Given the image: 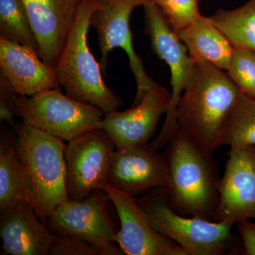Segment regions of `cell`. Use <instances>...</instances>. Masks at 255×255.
I'll return each mask as SVG.
<instances>
[{
    "label": "cell",
    "instance_id": "cell-1",
    "mask_svg": "<svg viewBox=\"0 0 255 255\" xmlns=\"http://www.w3.org/2000/svg\"><path fill=\"white\" fill-rule=\"evenodd\" d=\"M194 62V78L178 104V130L203 154L213 157L241 90L226 70L209 62Z\"/></svg>",
    "mask_w": 255,
    "mask_h": 255
},
{
    "label": "cell",
    "instance_id": "cell-2",
    "mask_svg": "<svg viewBox=\"0 0 255 255\" xmlns=\"http://www.w3.org/2000/svg\"><path fill=\"white\" fill-rule=\"evenodd\" d=\"M164 153L169 177L164 189L172 209L183 216L214 221L221 178L214 157L196 149L179 130Z\"/></svg>",
    "mask_w": 255,
    "mask_h": 255
},
{
    "label": "cell",
    "instance_id": "cell-3",
    "mask_svg": "<svg viewBox=\"0 0 255 255\" xmlns=\"http://www.w3.org/2000/svg\"><path fill=\"white\" fill-rule=\"evenodd\" d=\"M100 6V0L82 5L57 63V77L69 97L108 114L117 112L124 102L106 85L100 65L87 44L90 18Z\"/></svg>",
    "mask_w": 255,
    "mask_h": 255
},
{
    "label": "cell",
    "instance_id": "cell-4",
    "mask_svg": "<svg viewBox=\"0 0 255 255\" xmlns=\"http://www.w3.org/2000/svg\"><path fill=\"white\" fill-rule=\"evenodd\" d=\"M137 202L155 231L175 242L188 255L233 254L241 251L234 223L183 216L169 204L164 188L145 193Z\"/></svg>",
    "mask_w": 255,
    "mask_h": 255
},
{
    "label": "cell",
    "instance_id": "cell-5",
    "mask_svg": "<svg viewBox=\"0 0 255 255\" xmlns=\"http://www.w3.org/2000/svg\"><path fill=\"white\" fill-rule=\"evenodd\" d=\"M15 147L31 178L43 219L57 206L70 200L65 177V140L20 122L13 127Z\"/></svg>",
    "mask_w": 255,
    "mask_h": 255
},
{
    "label": "cell",
    "instance_id": "cell-6",
    "mask_svg": "<svg viewBox=\"0 0 255 255\" xmlns=\"http://www.w3.org/2000/svg\"><path fill=\"white\" fill-rule=\"evenodd\" d=\"M14 114L24 123L68 142L99 128L105 116L95 106L64 95L59 87L29 97L18 94L15 96Z\"/></svg>",
    "mask_w": 255,
    "mask_h": 255
},
{
    "label": "cell",
    "instance_id": "cell-7",
    "mask_svg": "<svg viewBox=\"0 0 255 255\" xmlns=\"http://www.w3.org/2000/svg\"><path fill=\"white\" fill-rule=\"evenodd\" d=\"M142 6L145 11V33L150 37L154 53L169 65L172 76V93L163 127L157 138L150 143L156 150H160L167 147L179 130L176 119L178 104L194 78L195 62L158 6L152 0H146Z\"/></svg>",
    "mask_w": 255,
    "mask_h": 255
},
{
    "label": "cell",
    "instance_id": "cell-8",
    "mask_svg": "<svg viewBox=\"0 0 255 255\" xmlns=\"http://www.w3.org/2000/svg\"><path fill=\"white\" fill-rule=\"evenodd\" d=\"M107 194H95L82 200H69L53 209L46 225L53 233H63L85 240L97 248L100 255H122L116 245L117 231L109 214Z\"/></svg>",
    "mask_w": 255,
    "mask_h": 255
},
{
    "label": "cell",
    "instance_id": "cell-9",
    "mask_svg": "<svg viewBox=\"0 0 255 255\" xmlns=\"http://www.w3.org/2000/svg\"><path fill=\"white\" fill-rule=\"evenodd\" d=\"M115 143L100 128L75 137L65 150L67 193L70 200H82L107 184Z\"/></svg>",
    "mask_w": 255,
    "mask_h": 255
},
{
    "label": "cell",
    "instance_id": "cell-10",
    "mask_svg": "<svg viewBox=\"0 0 255 255\" xmlns=\"http://www.w3.org/2000/svg\"><path fill=\"white\" fill-rule=\"evenodd\" d=\"M137 6H140L137 0H100V6L90 18V26L95 28L98 36L102 70H105L109 53L114 48H121L127 53L137 85L136 96L132 106L137 105L157 84L146 73L132 44L130 16Z\"/></svg>",
    "mask_w": 255,
    "mask_h": 255
},
{
    "label": "cell",
    "instance_id": "cell-11",
    "mask_svg": "<svg viewBox=\"0 0 255 255\" xmlns=\"http://www.w3.org/2000/svg\"><path fill=\"white\" fill-rule=\"evenodd\" d=\"M113 203L121 223L116 243L127 255H188L175 242L151 226L135 196L111 187H102Z\"/></svg>",
    "mask_w": 255,
    "mask_h": 255
},
{
    "label": "cell",
    "instance_id": "cell-12",
    "mask_svg": "<svg viewBox=\"0 0 255 255\" xmlns=\"http://www.w3.org/2000/svg\"><path fill=\"white\" fill-rule=\"evenodd\" d=\"M164 153L148 143L114 150L107 183L117 190L135 196L168 184Z\"/></svg>",
    "mask_w": 255,
    "mask_h": 255
},
{
    "label": "cell",
    "instance_id": "cell-13",
    "mask_svg": "<svg viewBox=\"0 0 255 255\" xmlns=\"http://www.w3.org/2000/svg\"><path fill=\"white\" fill-rule=\"evenodd\" d=\"M214 221L255 220V146L230 147Z\"/></svg>",
    "mask_w": 255,
    "mask_h": 255
},
{
    "label": "cell",
    "instance_id": "cell-14",
    "mask_svg": "<svg viewBox=\"0 0 255 255\" xmlns=\"http://www.w3.org/2000/svg\"><path fill=\"white\" fill-rule=\"evenodd\" d=\"M170 98L171 93L157 83L137 105L125 112L105 114L99 128L110 135L117 149L147 143L167 112Z\"/></svg>",
    "mask_w": 255,
    "mask_h": 255
},
{
    "label": "cell",
    "instance_id": "cell-15",
    "mask_svg": "<svg viewBox=\"0 0 255 255\" xmlns=\"http://www.w3.org/2000/svg\"><path fill=\"white\" fill-rule=\"evenodd\" d=\"M38 45V55L56 67L79 10L88 0H21Z\"/></svg>",
    "mask_w": 255,
    "mask_h": 255
},
{
    "label": "cell",
    "instance_id": "cell-16",
    "mask_svg": "<svg viewBox=\"0 0 255 255\" xmlns=\"http://www.w3.org/2000/svg\"><path fill=\"white\" fill-rule=\"evenodd\" d=\"M0 211V236L4 254L49 255L53 233L27 202H18Z\"/></svg>",
    "mask_w": 255,
    "mask_h": 255
},
{
    "label": "cell",
    "instance_id": "cell-17",
    "mask_svg": "<svg viewBox=\"0 0 255 255\" xmlns=\"http://www.w3.org/2000/svg\"><path fill=\"white\" fill-rule=\"evenodd\" d=\"M0 72L18 95L31 97L60 87L56 67L46 63L35 50L0 37Z\"/></svg>",
    "mask_w": 255,
    "mask_h": 255
},
{
    "label": "cell",
    "instance_id": "cell-18",
    "mask_svg": "<svg viewBox=\"0 0 255 255\" xmlns=\"http://www.w3.org/2000/svg\"><path fill=\"white\" fill-rule=\"evenodd\" d=\"M18 202L29 203L43 221L31 178L15 147V133L1 129L0 209Z\"/></svg>",
    "mask_w": 255,
    "mask_h": 255
},
{
    "label": "cell",
    "instance_id": "cell-19",
    "mask_svg": "<svg viewBox=\"0 0 255 255\" xmlns=\"http://www.w3.org/2000/svg\"><path fill=\"white\" fill-rule=\"evenodd\" d=\"M194 61H206L227 71L234 48L210 17L199 16L176 32Z\"/></svg>",
    "mask_w": 255,
    "mask_h": 255
},
{
    "label": "cell",
    "instance_id": "cell-20",
    "mask_svg": "<svg viewBox=\"0 0 255 255\" xmlns=\"http://www.w3.org/2000/svg\"><path fill=\"white\" fill-rule=\"evenodd\" d=\"M210 18L233 48L255 53V0L234 10L219 9Z\"/></svg>",
    "mask_w": 255,
    "mask_h": 255
},
{
    "label": "cell",
    "instance_id": "cell-21",
    "mask_svg": "<svg viewBox=\"0 0 255 255\" xmlns=\"http://www.w3.org/2000/svg\"><path fill=\"white\" fill-rule=\"evenodd\" d=\"M230 147L255 146V98L241 92L219 142Z\"/></svg>",
    "mask_w": 255,
    "mask_h": 255
},
{
    "label": "cell",
    "instance_id": "cell-22",
    "mask_svg": "<svg viewBox=\"0 0 255 255\" xmlns=\"http://www.w3.org/2000/svg\"><path fill=\"white\" fill-rule=\"evenodd\" d=\"M0 37L21 43L38 54L36 35L21 0H0Z\"/></svg>",
    "mask_w": 255,
    "mask_h": 255
},
{
    "label": "cell",
    "instance_id": "cell-23",
    "mask_svg": "<svg viewBox=\"0 0 255 255\" xmlns=\"http://www.w3.org/2000/svg\"><path fill=\"white\" fill-rule=\"evenodd\" d=\"M227 73L241 92L255 98V52L234 48Z\"/></svg>",
    "mask_w": 255,
    "mask_h": 255
},
{
    "label": "cell",
    "instance_id": "cell-24",
    "mask_svg": "<svg viewBox=\"0 0 255 255\" xmlns=\"http://www.w3.org/2000/svg\"><path fill=\"white\" fill-rule=\"evenodd\" d=\"M158 6L169 26L177 32L201 16L199 0H152Z\"/></svg>",
    "mask_w": 255,
    "mask_h": 255
},
{
    "label": "cell",
    "instance_id": "cell-25",
    "mask_svg": "<svg viewBox=\"0 0 255 255\" xmlns=\"http://www.w3.org/2000/svg\"><path fill=\"white\" fill-rule=\"evenodd\" d=\"M49 255H100V253L95 246L82 238L53 233Z\"/></svg>",
    "mask_w": 255,
    "mask_h": 255
},
{
    "label": "cell",
    "instance_id": "cell-26",
    "mask_svg": "<svg viewBox=\"0 0 255 255\" xmlns=\"http://www.w3.org/2000/svg\"><path fill=\"white\" fill-rule=\"evenodd\" d=\"M18 95L9 81L0 75V119L14 127V102L15 96Z\"/></svg>",
    "mask_w": 255,
    "mask_h": 255
},
{
    "label": "cell",
    "instance_id": "cell-27",
    "mask_svg": "<svg viewBox=\"0 0 255 255\" xmlns=\"http://www.w3.org/2000/svg\"><path fill=\"white\" fill-rule=\"evenodd\" d=\"M237 224L242 240L241 254L255 255V223L243 220Z\"/></svg>",
    "mask_w": 255,
    "mask_h": 255
},
{
    "label": "cell",
    "instance_id": "cell-28",
    "mask_svg": "<svg viewBox=\"0 0 255 255\" xmlns=\"http://www.w3.org/2000/svg\"><path fill=\"white\" fill-rule=\"evenodd\" d=\"M137 1H138L139 4H140V6H142V4H143L146 0H137Z\"/></svg>",
    "mask_w": 255,
    "mask_h": 255
}]
</instances>
